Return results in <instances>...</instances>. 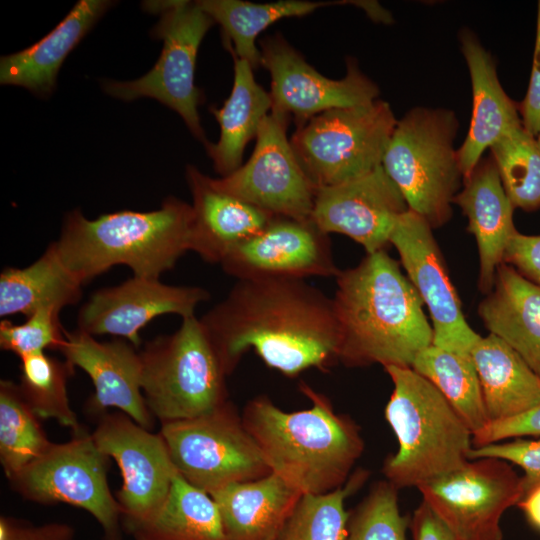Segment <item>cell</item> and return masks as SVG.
Wrapping results in <instances>:
<instances>
[{
  "label": "cell",
  "mask_w": 540,
  "mask_h": 540,
  "mask_svg": "<svg viewBox=\"0 0 540 540\" xmlns=\"http://www.w3.org/2000/svg\"><path fill=\"white\" fill-rule=\"evenodd\" d=\"M199 319L228 375L250 349L291 378L338 362L332 298L304 279L237 280Z\"/></svg>",
  "instance_id": "obj_1"
},
{
  "label": "cell",
  "mask_w": 540,
  "mask_h": 540,
  "mask_svg": "<svg viewBox=\"0 0 540 540\" xmlns=\"http://www.w3.org/2000/svg\"><path fill=\"white\" fill-rule=\"evenodd\" d=\"M335 279L338 362L347 367H412L417 355L433 344L422 299L385 250L367 254Z\"/></svg>",
  "instance_id": "obj_2"
},
{
  "label": "cell",
  "mask_w": 540,
  "mask_h": 540,
  "mask_svg": "<svg viewBox=\"0 0 540 540\" xmlns=\"http://www.w3.org/2000/svg\"><path fill=\"white\" fill-rule=\"evenodd\" d=\"M299 390L310 399V408L283 411L259 395L241 416L272 473L302 494H323L347 482L364 440L359 426L337 413L324 394L305 382Z\"/></svg>",
  "instance_id": "obj_3"
},
{
  "label": "cell",
  "mask_w": 540,
  "mask_h": 540,
  "mask_svg": "<svg viewBox=\"0 0 540 540\" xmlns=\"http://www.w3.org/2000/svg\"><path fill=\"white\" fill-rule=\"evenodd\" d=\"M192 219V206L175 197L153 211L123 210L96 219L74 210L53 243L83 285L116 265L127 266L133 276L160 278L189 251Z\"/></svg>",
  "instance_id": "obj_4"
},
{
  "label": "cell",
  "mask_w": 540,
  "mask_h": 540,
  "mask_svg": "<svg viewBox=\"0 0 540 540\" xmlns=\"http://www.w3.org/2000/svg\"><path fill=\"white\" fill-rule=\"evenodd\" d=\"M384 369L393 383L385 419L398 441L383 462L386 480L418 488L466 464L472 432L438 389L412 367Z\"/></svg>",
  "instance_id": "obj_5"
},
{
  "label": "cell",
  "mask_w": 540,
  "mask_h": 540,
  "mask_svg": "<svg viewBox=\"0 0 540 540\" xmlns=\"http://www.w3.org/2000/svg\"><path fill=\"white\" fill-rule=\"evenodd\" d=\"M459 127L454 111L414 107L397 121L382 167L408 208L432 227L449 221L463 182L453 143Z\"/></svg>",
  "instance_id": "obj_6"
},
{
  "label": "cell",
  "mask_w": 540,
  "mask_h": 540,
  "mask_svg": "<svg viewBox=\"0 0 540 540\" xmlns=\"http://www.w3.org/2000/svg\"><path fill=\"white\" fill-rule=\"evenodd\" d=\"M140 355L145 402L162 423L193 418L229 401V375L195 315L183 318L172 334L148 341Z\"/></svg>",
  "instance_id": "obj_7"
},
{
  "label": "cell",
  "mask_w": 540,
  "mask_h": 540,
  "mask_svg": "<svg viewBox=\"0 0 540 540\" xmlns=\"http://www.w3.org/2000/svg\"><path fill=\"white\" fill-rule=\"evenodd\" d=\"M142 6L159 16L152 35L163 41L160 57L142 77L131 81L104 80L102 88L124 101L156 99L176 111L190 132L205 144L207 139L198 113L202 92L194 77L199 46L215 22L196 1H145Z\"/></svg>",
  "instance_id": "obj_8"
},
{
  "label": "cell",
  "mask_w": 540,
  "mask_h": 540,
  "mask_svg": "<svg viewBox=\"0 0 540 540\" xmlns=\"http://www.w3.org/2000/svg\"><path fill=\"white\" fill-rule=\"evenodd\" d=\"M397 121L390 104L376 99L320 113L298 126L290 142L316 188L331 186L382 166Z\"/></svg>",
  "instance_id": "obj_9"
},
{
  "label": "cell",
  "mask_w": 540,
  "mask_h": 540,
  "mask_svg": "<svg viewBox=\"0 0 540 540\" xmlns=\"http://www.w3.org/2000/svg\"><path fill=\"white\" fill-rule=\"evenodd\" d=\"M160 434L180 476L209 495L271 473L230 400L202 415L162 423Z\"/></svg>",
  "instance_id": "obj_10"
},
{
  "label": "cell",
  "mask_w": 540,
  "mask_h": 540,
  "mask_svg": "<svg viewBox=\"0 0 540 540\" xmlns=\"http://www.w3.org/2000/svg\"><path fill=\"white\" fill-rule=\"evenodd\" d=\"M109 457L82 429L71 440L53 443L10 479L23 498L39 504H69L90 513L104 540H122V509L107 481Z\"/></svg>",
  "instance_id": "obj_11"
},
{
  "label": "cell",
  "mask_w": 540,
  "mask_h": 540,
  "mask_svg": "<svg viewBox=\"0 0 540 540\" xmlns=\"http://www.w3.org/2000/svg\"><path fill=\"white\" fill-rule=\"evenodd\" d=\"M441 521L462 540H502L504 512L524 495L523 480L508 461L484 457L418 487Z\"/></svg>",
  "instance_id": "obj_12"
},
{
  "label": "cell",
  "mask_w": 540,
  "mask_h": 540,
  "mask_svg": "<svg viewBox=\"0 0 540 540\" xmlns=\"http://www.w3.org/2000/svg\"><path fill=\"white\" fill-rule=\"evenodd\" d=\"M289 118L270 112L251 157L233 173L211 178L219 190L273 216L311 220L316 186L297 160L286 130Z\"/></svg>",
  "instance_id": "obj_13"
},
{
  "label": "cell",
  "mask_w": 540,
  "mask_h": 540,
  "mask_svg": "<svg viewBox=\"0 0 540 540\" xmlns=\"http://www.w3.org/2000/svg\"><path fill=\"white\" fill-rule=\"evenodd\" d=\"M260 66L271 77V112L293 117L297 127L325 111L364 105L379 96L378 86L354 59L347 60V72L342 79L327 78L280 34L261 41Z\"/></svg>",
  "instance_id": "obj_14"
},
{
  "label": "cell",
  "mask_w": 540,
  "mask_h": 540,
  "mask_svg": "<svg viewBox=\"0 0 540 540\" xmlns=\"http://www.w3.org/2000/svg\"><path fill=\"white\" fill-rule=\"evenodd\" d=\"M92 436L120 469L122 486L117 501L122 524L151 516L166 500L178 473L162 435L120 412L101 415Z\"/></svg>",
  "instance_id": "obj_15"
},
{
  "label": "cell",
  "mask_w": 540,
  "mask_h": 540,
  "mask_svg": "<svg viewBox=\"0 0 540 540\" xmlns=\"http://www.w3.org/2000/svg\"><path fill=\"white\" fill-rule=\"evenodd\" d=\"M390 244L398 251L408 279L429 311L433 344L469 353L479 334L464 317L432 227L422 216L408 209L397 220Z\"/></svg>",
  "instance_id": "obj_16"
},
{
  "label": "cell",
  "mask_w": 540,
  "mask_h": 540,
  "mask_svg": "<svg viewBox=\"0 0 540 540\" xmlns=\"http://www.w3.org/2000/svg\"><path fill=\"white\" fill-rule=\"evenodd\" d=\"M220 265L237 280L336 277L328 234L311 220L275 216L255 236L232 249Z\"/></svg>",
  "instance_id": "obj_17"
},
{
  "label": "cell",
  "mask_w": 540,
  "mask_h": 540,
  "mask_svg": "<svg viewBox=\"0 0 540 540\" xmlns=\"http://www.w3.org/2000/svg\"><path fill=\"white\" fill-rule=\"evenodd\" d=\"M210 298L199 286L165 284L160 278L132 276L95 291L80 308L77 329L92 336L111 335L134 347L142 343L140 331L154 318L176 314L186 318Z\"/></svg>",
  "instance_id": "obj_18"
},
{
  "label": "cell",
  "mask_w": 540,
  "mask_h": 540,
  "mask_svg": "<svg viewBox=\"0 0 540 540\" xmlns=\"http://www.w3.org/2000/svg\"><path fill=\"white\" fill-rule=\"evenodd\" d=\"M408 205L382 166L344 183L316 190L311 221L324 233L346 235L367 254L390 244V236Z\"/></svg>",
  "instance_id": "obj_19"
},
{
  "label": "cell",
  "mask_w": 540,
  "mask_h": 540,
  "mask_svg": "<svg viewBox=\"0 0 540 540\" xmlns=\"http://www.w3.org/2000/svg\"><path fill=\"white\" fill-rule=\"evenodd\" d=\"M59 351L74 367L91 378L94 394L88 408L101 413L118 408L136 423L150 430L153 415L142 392L143 365L140 351L125 339L100 342L79 329L65 331Z\"/></svg>",
  "instance_id": "obj_20"
},
{
  "label": "cell",
  "mask_w": 540,
  "mask_h": 540,
  "mask_svg": "<svg viewBox=\"0 0 540 540\" xmlns=\"http://www.w3.org/2000/svg\"><path fill=\"white\" fill-rule=\"evenodd\" d=\"M193 219L189 251L218 263L240 243L258 234L275 217L217 189L195 166L186 168Z\"/></svg>",
  "instance_id": "obj_21"
},
{
  "label": "cell",
  "mask_w": 540,
  "mask_h": 540,
  "mask_svg": "<svg viewBox=\"0 0 540 540\" xmlns=\"http://www.w3.org/2000/svg\"><path fill=\"white\" fill-rule=\"evenodd\" d=\"M453 203L468 219V231L476 240L479 254V289L491 292L497 268L506 248L518 232L513 221L514 206L501 182L493 157H482L463 179V189Z\"/></svg>",
  "instance_id": "obj_22"
},
{
  "label": "cell",
  "mask_w": 540,
  "mask_h": 540,
  "mask_svg": "<svg viewBox=\"0 0 540 540\" xmlns=\"http://www.w3.org/2000/svg\"><path fill=\"white\" fill-rule=\"evenodd\" d=\"M462 54L470 73L473 109L467 136L457 150L466 178L483 153L511 129L522 124L518 104L504 91L495 61L477 35L468 28L459 33Z\"/></svg>",
  "instance_id": "obj_23"
},
{
  "label": "cell",
  "mask_w": 540,
  "mask_h": 540,
  "mask_svg": "<svg viewBox=\"0 0 540 540\" xmlns=\"http://www.w3.org/2000/svg\"><path fill=\"white\" fill-rule=\"evenodd\" d=\"M302 495L272 472L210 494L228 540H277Z\"/></svg>",
  "instance_id": "obj_24"
},
{
  "label": "cell",
  "mask_w": 540,
  "mask_h": 540,
  "mask_svg": "<svg viewBox=\"0 0 540 540\" xmlns=\"http://www.w3.org/2000/svg\"><path fill=\"white\" fill-rule=\"evenodd\" d=\"M478 314L489 334L509 345L540 377V286L503 262Z\"/></svg>",
  "instance_id": "obj_25"
},
{
  "label": "cell",
  "mask_w": 540,
  "mask_h": 540,
  "mask_svg": "<svg viewBox=\"0 0 540 540\" xmlns=\"http://www.w3.org/2000/svg\"><path fill=\"white\" fill-rule=\"evenodd\" d=\"M110 5L107 0L79 1L38 42L1 57L0 83L24 87L42 97L51 94L63 61Z\"/></svg>",
  "instance_id": "obj_26"
},
{
  "label": "cell",
  "mask_w": 540,
  "mask_h": 540,
  "mask_svg": "<svg viewBox=\"0 0 540 540\" xmlns=\"http://www.w3.org/2000/svg\"><path fill=\"white\" fill-rule=\"evenodd\" d=\"M469 355L489 422L517 416L540 403V377L504 341L492 334L479 335Z\"/></svg>",
  "instance_id": "obj_27"
},
{
  "label": "cell",
  "mask_w": 540,
  "mask_h": 540,
  "mask_svg": "<svg viewBox=\"0 0 540 540\" xmlns=\"http://www.w3.org/2000/svg\"><path fill=\"white\" fill-rule=\"evenodd\" d=\"M231 55L234 60L231 94L222 107L210 108L220 126V136L216 143L207 141L204 144L221 177L242 165L245 147L256 139L262 122L272 109L270 93L256 82L251 64Z\"/></svg>",
  "instance_id": "obj_28"
},
{
  "label": "cell",
  "mask_w": 540,
  "mask_h": 540,
  "mask_svg": "<svg viewBox=\"0 0 540 540\" xmlns=\"http://www.w3.org/2000/svg\"><path fill=\"white\" fill-rule=\"evenodd\" d=\"M83 284L65 267L54 243L23 268L6 267L0 274V316L33 313L52 308L59 312L76 304Z\"/></svg>",
  "instance_id": "obj_29"
},
{
  "label": "cell",
  "mask_w": 540,
  "mask_h": 540,
  "mask_svg": "<svg viewBox=\"0 0 540 540\" xmlns=\"http://www.w3.org/2000/svg\"><path fill=\"white\" fill-rule=\"evenodd\" d=\"M134 540H228L212 497L174 477L162 506L148 518L122 524Z\"/></svg>",
  "instance_id": "obj_30"
},
{
  "label": "cell",
  "mask_w": 540,
  "mask_h": 540,
  "mask_svg": "<svg viewBox=\"0 0 540 540\" xmlns=\"http://www.w3.org/2000/svg\"><path fill=\"white\" fill-rule=\"evenodd\" d=\"M200 8L222 28L224 44L231 54L260 66L256 39L273 23L288 17H300L314 10L335 5V1L282 0L253 3L241 0H198Z\"/></svg>",
  "instance_id": "obj_31"
},
{
  "label": "cell",
  "mask_w": 540,
  "mask_h": 540,
  "mask_svg": "<svg viewBox=\"0 0 540 540\" xmlns=\"http://www.w3.org/2000/svg\"><path fill=\"white\" fill-rule=\"evenodd\" d=\"M412 368L438 389L472 436L489 423L479 377L469 353L432 344L417 355Z\"/></svg>",
  "instance_id": "obj_32"
},
{
  "label": "cell",
  "mask_w": 540,
  "mask_h": 540,
  "mask_svg": "<svg viewBox=\"0 0 540 540\" xmlns=\"http://www.w3.org/2000/svg\"><path fill=\"white\" fill-rule=\"evenodd\" d=\"M49 441L19 384L0 382V461L10 480L46 452Z\"/></svg>",
  "instance_id": "obj_33"
},
{
  "label": "cell",
  "mask_w": 540,
  "mask_h": 540,
  "mask_svg": "<svg viewBox=\"0 0 540 540\" xmlns=\"http://www.w3.org/2000/svg\"><path fill=\"white\" fill-rule=\"evenodd\" d=\"M20 383L22 395L39 419H55L73 433L81 430L72 410L67 384L74 374V366L45 352L20 358Z\"/></svg>",
  "instance_id": "obj_34"
},
{
  "label": "cell",
  "mask_w": 540,
  "mask_h": 540,
  "mask_svg": "<svg viewBox=\"0 0 540 540\" xmlns=\"http://www.w3.org/2000/svg\"><path fill=\"white\" fill-rule=\"evenodd\" d=\"M367 477L366 470H358L335 490L303 494L277 540H346L350 512L345 500Z\"/></svg>",
  "instance_id": "obj_35"
},
{
  "label": "cell",
  "mask_w": 540,
  "mask_h": 540,
  "mask_svg": "<svg viewBox=\"0 0 540 540\" xmlns=\"http://www.w3.org/2000/svg\"><path fill=\"white\" fill-rule=\"evenodd\" d=\"M489 149L514 208L527 212L540 209V146L537 137L521 124Z\"/></svg>",
  "instance_id": "obj_36"
},
{
  "label": "cell",
  "mask_w": 540,
  "mask_h": 540,
  "mask_svg": "<svg viewBox=\"0 0 540 540\" xmlns=\"http://www.w3.org/2000/svg\"><path fill=\"white\" fill-rule=\"evenodd\" d=\"M409 525L400 512L398 488L385 479L350 512L346 540H406Z\"/></svg>",
  "instance_id": "obj_37"
},
{
  "label": "cell",
  "mask_w": 540,
  "mask_h": 540,
  "mask_svg": "<svg viewBox=\"0 0 540 540\" xmlns=\"http://www.w3.org/2000/svg\"><path fill=\"white\" fill-rule=\"evenodd\" d=\"M60 312L41 309L28 316L24 323L15 324L7 319L0 322V347L19 358L45 352L46 349L59 350L65 341V329L60 321Z\"/></svg>",
  "instance_id": "obj_38"
},
{
  "label": "cell",
  "mask_w": 540,
  "mask_h": 540,
  "mask_svg": "<svg viewBox=\"0 0 540 540\" xmlns=\"http://www.w3.org/2000/svg\"><path fill=\"white\" fill-rule=\"evenodd\" d=\"M499 458L519 466L523 470L524 494L540 484V438H515L508 442H496L472 447L469 459Z\"/></svg>",
  "instance_id": "obj_39"
},
{
  "label": "cell",
  "mask_w": 540,
  "mask_h": 540,
  "mask_svg": "<svg viewBox=\"0 0 540 540\" xmlns=\"http://www.w3.org/2000/svg\"><path fill=\"white\" fill-rule=\"evenodd\" d=\"M525 437L540 438V403L517 416L489 422L472 436V444L473 447H478Z\"/></svg>",
  "instance_id": "obj_40"
},
{
  "label": "cell",
  "mask_w": 540,
  "mask_h": 540,
  "mask_svg": "<svg viewBox=\"0 0 540 540\" xmlns=\"http://www.w3.org/2000/svg\"><path fill=\"white\" fill-rule=\"evenodd\" d=\"M74 537L75 530L67 523L34 525L11 517L0 518V540H74Z\"/></svg>",
  "instance_id": "obj_41"
},
{
  "label": "cell",
  "mask_w": 540,
  "mask_h": 540,
  "mask_svg": "<svg viewBox=\"0 0 540 540\" xmlns=\"http://www.w3.org/2000/svg\"><path fill=\"white\" fill-rule=\"evenodd\" d=\"M503 262L540 286V235L517 232L506 248Z\"/></svg>",
  "instance_id": "obj_42"
},
{
  "label": "cell",
  "mask_w": 540,
  "mask_h": 540,
  "mask_svg": "<svg viewBox=\"0 0 540 540\" xmlns=\"http://www.w3.org/2000/svg\"><path fill=\"white\" fill-rule=\"evenodd\" d=\"M523 127L533 136L540 132V0L537 5L536 36L529 86L518 104Z\"/></svg>",
  "instance_id": "obj_43"
},
{
  "label": "cell",
  "mask_w": 540,
  "mask_h": 540,
  "mask_svg": "<svg viewBox=\"0 0 540 540\" xmlns=\"http://www.w3.org/2000/svg\"><path fill=\"white\" fill-rule=\"evenodd\" d=\"M413 540H462L422 501L410 518Z\"/></svg>",
  "instance_id": "obj_44"
},
{
  "label": "cell",
  "mask_w": 540,
  "mask_h": 540,
  "mask_svg": "<svg viewBox=\"0 0 540 540\" xmlns=\"http://www.w3.org/2000/svg\"><path fill=\"white\" fill-rule=\"evenodd\" d=\"M517 505L528 523L540 532V484L527 490Z\"/></svg>",
  "instance_id": "obj_45"
},
{
  "label": "cell",
  "mask_w": 540,
  "mask_h": 540,
  "mask_svg": "<svg viewBox=\"0 0 540 540\" xmlns=\"http://www.w3.org/2000/svg\"><path fill=\"white\" fill-rule=\"evenodd\" d=\"M537 140H538V143H539V146H540V132H539V134L537 136Z\"/></svg>",
  "instance_id": "obj_46"
}]
</instances>
